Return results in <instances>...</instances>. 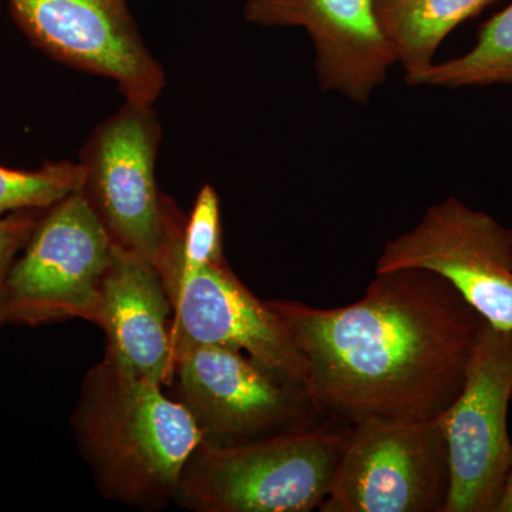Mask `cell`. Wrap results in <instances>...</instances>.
I'll use <instances>...</instances> for the list:
<instances>
[{
	"instance_id": "obj_14",
	"label": "cell",
	"mask_w": 512,
	"mask_h": 512,
	"mask_svg": "<svg viewBox=\"0 0 512 512\" xmlns=\"http://www.w3.org/2000/svg\"><path fill=\"white\" fill-rule=\"evenodd\" d=\"M493 0H375L377 19L406 76L429 69L437 50L461 23Z\"/></svg>"
},
{
	"instance_id": "obj_13",
	"label": "cell",
	"mask_w": 512,
	"mask_h": 512,
	"mask_svg": "<svg viewBox=\"0 0 512 512\" xmlns=\"http://www.w3.org/2000/svg\"><path fill=\"white\" fill-rule=\"evenodd\" d=\"M173 302L156 266L114 244L101 293L107 359L121 372L157 384L173 375Z\"/></svg>"
},
{
	"instance_id": "obj_20",
	"label": "cell",
	"mask_w": 512,
	"mask_h": 512,
	"mask_svg": "<svg viewBox=\"0 0 512 512\" xmlns=\"http://www.w3.org/2000/svg\"><path fill=\"white\" fill-rule=\"evenodd\" d=\"M512 404V403H511Z\"/></svg>"
},
{
	"instance_id": "obj_1",
	"label": "cell",
	"mask_w": 512,
	"mask_h": 512,
	"mask_svg": "<svg viewBox=\"0 0 512 512\" xmlns=\"http://www.w3.org/2000/svg\"><path fill=\"white\" fill-rule=\"evenodd\" d=\"M291 329L325 420L439 419L463 389L483 318L426 269L376 274L352 305L268 301Z\"/></svg>"
},
{
	"instance_id": "obj_11",
	"label": "cell",
	"mask_w": 512,
	"mask_h": 512,
	"mask_svg": "<svg viewBox=\"0 0 512 512\" xmlns=\"http://www.w3.org/2000/svg\"><path fill=\"white\" fill-rule=\"evenodd\" d=\"M167 292L173 340L242 350L305 387V363L291 329L269 302L259 301L239 281L227 261L178 276Z\"/></svg>"
},
{
	"instance_id": "obj_3",
	"label": "cell",
	"mask_w": 512,
	"mask_h": 512,
	"mask_svg": "<svg viewBox=\"0 0 512 512\" xmlns=\"http://www.w3.org/2000/svg\"><path fill=\"white\" fill-rule=\"evenodd\" d=\"M348 426L323 421L268 439L212 446L188 460L175 497L201 512H311L328 497Z\"/></svg>"
},
{
	"instance_id": "obj_9",
	"label": "cell",
	"mask_w": 512,
	"mask_h": 512,
	"mask_svg": "<svg viewBox=\"0 0 512 512\" xmlns=\"http://www.w3.org/2000/svg\"><path fill=\"white\" fill-rule=\"evenodd\" d=\"M426 269L446 278L491 326L512 329V229L456 197L384 244L376 274Z\"/></svg>"
},
{
	"instance_id": "obj_19",
	"label": "cell",
	"mask_w": 512,
	"mask_h": 512,
	"mask_svg": "<svg viewBox=\"0 0 512 512\" xmlns=\"http://www.w3.org/2000/svg\"><path fill=\"white\" fill-rule=\"evenodd\" d=\"M497 512H512V460L507 480H505L503 497H501Z\"/></svg>"
},
{
	"instance_id": "obj_18",
	"label": "cell",
	"mask_w": 512,
	"mask_h": 512,
	"mask_svg": "<svg viewBox=\"0 0 512 512\" xmlns=\"http://www.w3.org/2000/svg\"><path fill=\"white\" fill-rule=\"evenodd\" d=\"M40 211H19L0 217V328L5 325V298L8 276L16 255L28 244L39 224Z\"/></svg>"
},
{
	"instance_id": "obj_16",
	"label": "cell",
	"mask_w": 512,
	"mask_h": 512,
	"mask_svg": "<svg viewBox=\"0 0 512 512\" xmlns=\"http://www.w3.org/2000/svg\"><path fill=\"white\" fill-rule=\"evenodd\" d=\"M83 165L60 161L35 171L0 165V217L19 211L49 210L57 202L82 190Z\"/></svg>"
},
{
	"instance_id": "obj_4",
	"label": "cell",
	"mask_w": 512,
	"mask_h": 512,
	"mask_svg": "<svg viewBox=\"0 0 512 512\" xmlns=\"http://www.w3.org/2000/svg\"><path fill=\"white\" fill-rule=\"evenodd\" d=\"M160 138L153 106L126 100L93 131L80 164L82 191L113 244L146 256L164 278L187 218L158 190Z\"/></svg>"
},
{
	"instance_id": "obj_8",
	"label": "cell",
	"mask_w": 512,
	"mask_h": 512,
	"mask_svg": "<svg viewBox=\"0 0 512 512\" xmlns=\"http://www.w3.org/2000/svg\"><path fill=\"white\" fill-rule=\"evenodd\" d=\"M512 329L481 323L463 389L440 417L450 457L444 512H497L512 460Z\"/></svg>"
},
{
	"instance_id": "obj_17",
	"label": "cell",
	"mask_w": 512,
	"mask_h": 512,
	"mask_svg": "<svg viewBox=\"0 0 512 512\" xmlns=\"http://www.w3.org/2000/svg\"><path fill=\"white\" fill-rule=\"evenodd\" d=\"M227 261L222 249L220 197L210 184L198 192L190 218L185 220L183 234L175 249L165 288L178 276L191 274L201 266Z\"/></svg>"
},
{
	"instance_id": "obj_5",
	"label": "cell",
	"mask_w": 512,
	"mask_h": 512,
	"mask_svg": "<svg viewBox=\"0 0 512 512\" xmlns=\"http://www.w3.org/2000/svg\"><path fill=\"white\" fill-rule=\"evenodd\" d=\"M173 380L202 443L212 446H238L328 421L305 387L242 350L173 340Z\"/></svg>"
},
{
	"instance_id": "obj_2",
	"label": "cell",
	"mask_w": 512,
	"mask_h": 512,
	"mask_svg": "<svg viewBox=\"0 0 512 512\" xmlns=\"http://www.w3.org/2000/svg\"><path fill=\"white\" fill-rule=\"evenodd\" d=\"M161 384L121 372L109 359L93 367L77 407L80 448L101 488L134 505H158L177 491L202 443L200 427Z\"/></svg>"
},
{
	"instance_id": "obj_10",
	"label": "cell",
	"mask_w": 512,
	"mask_h": 512,
	"mask_svg": "<svg viewBox=\"0 0 512 512\" xmlns=\"http://www.w3.org/2000/svg\"><path fill=\"white\" fill-rule=\"evenodd\" d=\"M20 28L57 62L107 77L126 100L153 106L165 73L127 0H9Z\"/></svg>"
},
{
	"instance_id": "obj_6",
	"label": "cell",
	"mask_w": 512,
	"mask_h": 512,
	"mask_svg": "<svg viewBox=\"0 0 512 512\" xmlns=\"http://www.w3.org/2000/svg\"><path fill=\"white\" fill-rule=\"evenodd\" d=\"M113 247L82 190L57 202L10 268L6 323L39 326L79 318L97 325Z\"/></svg>"
},
{
	"instance_id": "obj_7",
	"label": "cell",
	"mask_w": 512,
	"mask_h": 512,
	"mask_svg": "<svg viewBox=\"0 0 512 512\" xmlns=\"http://www.w3.org/2000/svg\"><path fill=\"white\" fill-rule=\"evenodd\" d=\"M450 457L439 419L350 424L320 512H444Z\"/></svg>"
},
{
	"instance_id": "obj_12",
	"label": "cell",
	"mask_w": 512,
	"mask_h": 512,
	"mask_svg": "<svg viewBox=\"0 0 512 512\" xmlns=\"http://www.w3.org/2000/svg\"><path fill=\"white\" fill-rule=\"evenodd\" d=\"M244 16L262 28L305 29L315 47L320 89L363 106L397 63L375 0H247Z\"/></svg>"
},
{
	"instance_id": "obj_15",
	"label": "cell",
	"mask_w": 512,
	"mask_h": 512,
	"mask_svg": "<svg viewBox=\"0 0 512 512\" xmlns=\"http://www.w3.org/2000/svg\"><path fill=\"white\" fill-rule=\"evenodd\" d=\"M406 82L444 89L512 86V3L481 26L476 45L463 56L433 63Z\"/></svg>"
}]
</instances>
